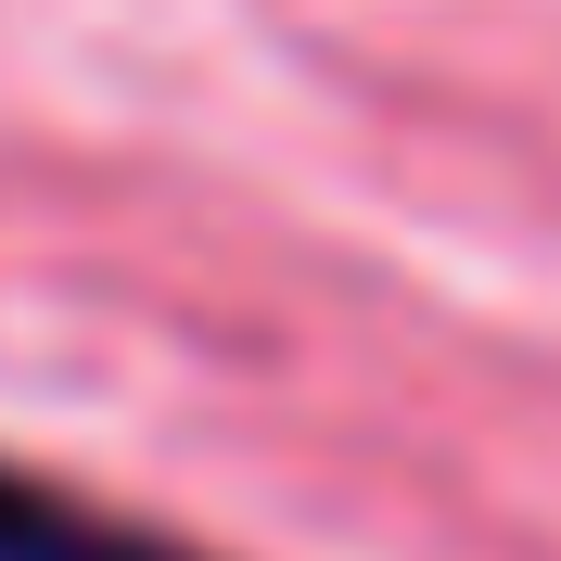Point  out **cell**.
<instances>
[{"mask_svg":"<svg viewBox=\"0 0 561 561\" xmlns=\"http://www.w3.org/2000/svg\"><path fill=\"white\" fill-rule=\"evenodd\" d=\"M0 561H217V549H192V536H167V524H140V511L77 497L65 472L0 459Z\"/></svg>","mask_w":561,"mask_h":561,"instance_id":"6da1fadb","label":"cell"}]
</instances>
